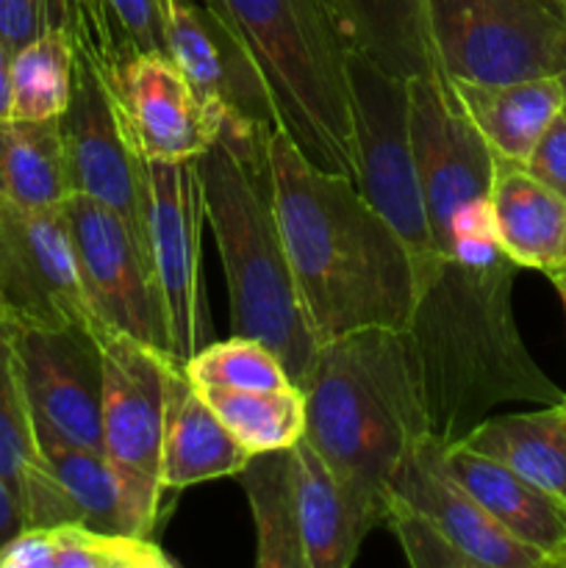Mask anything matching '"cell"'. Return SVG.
I'll return each instance as SVG.
<instances>
[{
	"instance_id": "1",
	"label": "cell",
	"mask_w": 566,
	"mask_h": 568,
	"mask_svg": "<svg viewBox=\"0 0 566 568\" xmlns=\"http://www.w3.org/2000/svg\"><path fill=\"white\" fill-rule=\"evenodd\" d=\"M270 192L300 305L316 342L370 327L403 331L416 264L358 183L311 164L281 131L266 136Z\"/></svg>"
},
{
	"instance_id": "2",
	"label": "cell",
	"mask_w": 566,
	"mask_h": 568,
	"mask_svg": "<svg viewBox=\"0 0 566 568\" xmlns=\"http://www.w3.org/2000/svg\"><path fill=\"white\" fill-rule=\"evenodd\" d=\"M511 258L488 266L433 261L416 277L403 327L427 433L442 447L464 442L497 405H553L566 394L527 353L514 316Z\"/></svg>"
},
{
	"instance_id": "3",
	"label": "cell",
	"mask_w": 566,
	"mask_h": 568,
	"mask_svg": "<svg viewBox=\"0 0 566 568\" xmlns=\"http://www.w3.org/2000/svg\"><path fill=\"white\" fill-rule=\"evenodd\" d=\"M300 392L303 438L336 475L370 536L386 525L400 460L431 436L403 331L370 327L320 344Z\"/></svg>"
},
{
	"instance_id": "4",
	"label": "cell",
	"mask_w": 566,
	"mask_h": 568,
	"mask_svg": "<svg viewBox=\"0 0 566 568\" xmlns=\"http://www.w3.org/2000/svg\"><path fill=\"white\" fill-rule=\"evenodd\" d=\"M259 75L275 128L320 170L358 175L350 48L316 0H200Z\"/></svg>"
},
{
	"instance_id": "5",
	"label": "cell",
	"mask_w": 566,
	"mask_h": 568,
	"mask_svg": "<svg viewBox=\"0 0 566 568\" xmlns=\"http://www.w3.org/2000/svg\"><path fill=\"white\" fill-rule=\"evenodd\" d=\"M205 225L220 250L231 305V336H247L281 358L303 388L320 342L300 305L286 247L277 231L266 153L250 155L216 139L198 159Z\"/></svg>"
},
{
	"instance_id": "6",
	"label": "cell",
	"mask_w": 566,
	"mask_h": 568,
	"mask_svg": "<svg viewBox=\"0 0 566 568\" xmlns=\"http://www.w3.org/2000/svg\"><path fill=\"white\" fill-rule=\"evenodd\" d=\"M411 142L438 255L472 266L508 258L492 220L494 153L444 72L408 81Z\"/></svg>"
},
{
	"instance_id": "7",
	"label": "cell",
	"mask_w": 566,
	"mask_h": 568,
	"mask_svg": "<svg viewBox=\"0 0 566 568\" xmlns=\"http://www.w3.org/2000/svg\"><path fill=\"white\" fill-rule=\"evenodd\" d=\"M103 358L100 449L120 488L122 532L153 538L159 530L161 442H164V353L122 333L94 331Z\"/></svg>"
},
{
	"instance_id": "8",
	"label": "cell",
	"mask_w": 566,
	"mask_h": 568,
	"mask_svg": "<svg viewBox=\"0 0 566 568\" xmlns=\"http://www.w3.org/2000/svg\"><path fill=\"white\" fill-rule=\"evenodd\" d=\"M350 92L358 155L355 183L372 209L408 244L420 277L442 255L433 242L416 172L408 81L372 64L364 55L350 53Z\"/></svg>"
},
{
	"instance_id": "9",
	"label": "cell",
	"mask_w": 566,
	"mask_h": 568,
	"mask_svg": "<svg viewBox=\"0 0 566 568\" xmlns=\"http://www.w3.org/2000/svg\"><path fill=\"white\" fill-rule=\"evenodd\" d=\"M449 81L511 83L566 70V22L538 0H425Z\"/></svg>"
},
{
	"instance_id": "10",
	"label": "cell",
	"mask_w": 566,
	"mask_h": 568,
	"mask_svg": "<svg viewBox=\"0 0 566 568\" xmlns=\"http://www.w3.org/2000/svg\"><path fill=\"white\" fill-rule=\"evenodd\" d=\"M144 242L161 300L170 358L186 364L209 344L203 288V181L198 159L144 161Z\"/></svg>"
},
{
	"instance_id": "11",
	"label": "cell",
	"mask_w": 566,
	"mask_h": 568,
	"mask_svg": "<svg viewBox=\"0 0 566 568\" xmlns=\"http://www.w3.org/2000/svg\"><path fill=\"white\" fill-rule=\"evenodd\" d=\"M0 316L17 327L98 331L61 205L0 200Z\"/></svg>"
},
{
	"instance_id": "12",
	"label": "cell",
	"mask_w": 566,
	"mask_h": 568,
	"mask_svg": "<svg viewBox=\"0 0 566 568\" xmlns=\"http://www.w3.org/2000/svg\"><path fill=\"white\" fill-rule=\"evenodd\" d=\"M61 209L98 327L170 355L153 270L137 231L114 209L83 194H70Z\"/></svg>"
},
{
	"instance_id": "13",
	"label": "cell",
	"mask_w": 566,
	"mask_h": 568,
	"mask_svg": "<svg viewBox=\"0 0 566 568\" xmlns=\"http://www.w3.org/2000/svg\"><path fill=\"white\" fill-rule=\"evenodd\" d=\"M70 192L114 209L137 231L144 253L142 159L133 153L103 75L83 55L72 67V98L59 116Z\"/></svg>"
},
{
	"instance_id": "14",
	"label": "cell",
	"mask_w": 566,
	"mask_h": 568,
	"mask_svg": "<svg viewBox=\"0 0 566 568\" xmlns=\"http://www.w3.org/2000/svg\"><path fill=\"white\" fill-rule=\"evenodd\" d=\"M133 153L144 161L200 159L225 116L192 89L166 53H139L103 78Z\"/></svg>"
},
{
	"instance_id": "15",
	"label": "cell",
	"mask_w": 566,
	"mask_h": 568,
	"mask_svg": "<svg viewBox=\"0 0 566 568\" xmlns=\"http://www.w3.org/2000/svg\"><path fill=\"white\" fill-rule=\"evenodd\" d=\"M164 53L194 92L225 116L220 136L275 131L270 98L236 39L200 0H161Z\"/></svg>"
},
{
	"instance_id": "16",
	"label": "cell",
	"mask_w": 566,
	"mask_h": 568,
	"mask_svg": "<svg viewBox=\"0 0 566 568\" xmlns=\"http://www.w3.org/2000/svg\"><path fill=\"white\" fill-rule=\"evenodd\" d=\"M17 353L39 425L67 442L100 449L103 358L94 331L17 327Z\"/></svg>"
},
{
	"instance_id": "17",
	"label": "cell",
	"mask_w": 566,
	"mask_h": 568,
	"mask_svg": "<svg viewBox=\"0 0 566 568\" xmlns=\"http://www.w3.org/2000/svg\"><path fill=\"white\" fill-rule=\"evenodd\" d=\"M425 514L472 568H544L547 560L536 549L516 541L488 510L461 486L444 464V447L425 436L400 460L388 486V499Z\"/></svg>"
},
{
	"instance_id": "18",
	"label": "cell",
	"mask_w": 566,
	"mask_h": 568,
	"mask_svg": "<svg viewBox=\"0 0 566 568\" xmlns=\"http://www.w3.org/2000/svg\"><path fill=\"white\" fill-rule=\"evenodd\" d=\"M0 477L17 494L26 527L78 521L75 508L42 453L17 353V325L0 316Z\"/></svg>"
},
{
	"instance_id": "19",
	"label": "cell",
	"mask_w": 566,
	"mask_h": 568,
	"mask_svg": "<svg viewBox=\"0 0 566 568\" xmlns=\"http://www.w3.org/2000/svg\"><path fill=\"white\" fill-rule=\"evenodd\" d=\"M164 375V442H161V480L164 488L200 486L236 477L250 453L225 430L200 388L189 381L183 364L161 358Z\"/></svg>"
},
{
	"instance_id": "20",
	"label": "cell",
	"mask_w": 566,
	"mask_h": 568,
	"mask_svg": "<svg viewBox=\"0 0 566 568\" xmlns=\"http://www.w3.org/2000/svg\"><path fill=\"white\" fill-rule=\"evenodd\" d=\"M444 464L516 541L536 549L547 566L566 568V508L558 499L464 444L444 447Z\"/></svg>"
},
{
	"instance_id": "21",
	"label": "cell",
	"mask_w": 566,
	"mask_h": 568,
	"mask_svg": "<svg viewBox=\"0 0 566 568\" xmlns=\"http://www.w3.org/2000/svg\"><path fill=\"white\" fill-rule=\"evenodd\" d=\"M492 220L497 244L519 270L555 272L566 264V200L525 170L494 155Z\"/></svg>"
},
{
	"instance_id": "22",
	"label": "cell",
	"mask_w": 566,
	"mask_h": 568,
	"mask_svg": "<svg viewBox=\"0 0 566 568\" xmlns=\"http://www.w3.org/2000/svg\"><path fill=\"white\" fill-rule=\"evenodd\" d=\"M342 33L350 53L370 59L392 75H438L425 0H316Z\"/></svg>"
},
{
	"instance_id": "23",
	"label": "cell",
	"mask_w": 566,
	"mask_h": 568,
	"mask_svg": "<svg viewBox=\"0 0 566 568\" xmlns=\"http://www.w3.org/2000/svg\"><path fill=\"white\" fill-rule=\"evenodd\" d=\"M453 89L492 153L516 164H525L549 122L566 109L558 75L511 83L453 81Z\"/></svg>"
},
{
	"instance_id": "24",
	"label": "cell",
	"mask_w": 566,
	"mask_h": 568,
	"mask_svg": "<svg viewBox=\"0 0 566 568\" xmlns=\"http://www.w3.org/2000/svg\"><path fill=\"white\" fill-rule=\"evenodd\" d=\"M294 499L305 568H347L366 541L344 488L305 438L292 447Z\"/></svg>"
},
{
	"instance_id": "25",
	"label": "cell",
	"mask_w": 566,
	"mask_h": 568,
	"mask_svg": "<svg viewBox=\"0 0 566 568\" xmlns=\"http://www.w3.org/2000/svg\"><path fill=\"white\" fill-rule=\"evenodd\" d=\"M458 444L499 460L566 508V399L533 414L486 416Z\"/></svg>"
},
{
	"instance_id": "26",
	"label": "cell",
	"mask_w": 566,
	"mask_h": 568,
	"mask_svg": "<svg viewBox=\"0 0 566 568\" xmlns=\"http://www.w3.org/2000/svg\"><path fill=\"white\" fill-rule=\"evenodd\" d=\"M255 521V566L305 568L294 499L292 447L250 455L239 471Z\"/></svg>"
},
{
	"instance_id": "27",
	"label": "cell",
	"mask_w": 566,
	"mask_h": 568,
	"mask_svg": "<svg viewBox=\"0 0 566 568\" xmlns=\"http://www.w3.org/2000/svg\"><path fill=\"white\" fill-rule=\"evenodd\" d=\"M70 194L59 120H0V200L26 209H53Z\"/></svg>"
},
{
	"instance_id": "28",
	"label": "cell",
	"mask_w": 566,
	"mask_h": 568,
	"mask_svg": "<svg viewBox=\"0 0 566 568\" xmlns=\"http://www.w3.org/2000/svg\"><path fill=\"white\" fill-rule=\"evenodd\" d=\"M72 67L75 50L59 28L17 48L9 64V120H59L72 98Z\"/></svg>"
},
{
	"instance_id": "29",
	"label": "cell",
	"mask_w": 566,
	"mask_h": 568,
	"mask_svg": "<svg viewBox=\"0 0 566 568\" xmlns=\"http://www.w3.org/2000/svg\"><path fill=\"white\" fill-rule=\"evenodd\" d=\"M200 394L250 455L294 447L305 436V399L297 386L264 392L200 388Z\"/></svg>"
},
{
	"instance_id": "30",
	"label": "cell",
	"mask_w": 566,
	"mask_h": 568,
	"mask_svg": "<svg viewBox=\"0 0 566 568\" xmlns=\"http://www.w3.org/2000/svg\"><path fill=\"white\" fill-rule=\"evenodd\" d=\"M37 433L44 458L75 508L78 521L94 530L122 532L120 488L105 455L100 449L67 442L39 422Z\"/></svg>"
},
{
	"instance_id": "31",
	"label": "cell",
	"mask_w": 566,
	"mask_h": 568,
	"mask_svg": "<svg viewBox=\"0 0 566 568\" xmlns=\"http://www.w3.org/2000/svg\"><path fill=\"white\" fill-rule=\"evenodd\" d=\"M183 369L198 388L264 392V388L294 386L281 358L270 347L247 336L209 342L183 364Z\"/></svg>"
},
{
	"instance_id": "32",
	"label": "cell",
	"mask_w": 566,
	"mask_h": 568,
	"mask_svg": "<svg viewBox=\"0 0 566 568\" xmlns=\"http://www.w3.org/2000/svg\"><path fill=\"white\" fill-rule=\"evenodd\" d=\"M53 568H172L175 558L155 538L103 532L81 521L50 527Z\"/></svg>"
},
{
	"instance_id": "33",
	"label": "cell",
	"mask_w": 566,
	"mask_h": 568,
	"mask_svg": "<svg viewBox=\"0 0 566 568\" xmlns=\"http://www.w3.org/2000/svg\"><path fill=\"white\" fill-rule=\"evenodd\" d=\"M386 525L392 527L405 560L414 568H472L469 560L444 538V532L403 499H388Z\"/></svg>"
},
{
	"instance_id": "34",
	"label": "cell",
	"mask_w": 566,
	"mask_h": 568,
	"mask_svg": "<svg viewBox=\"0 0 566 568\" xmlns=\"http://www.w3.org/2000/svg\"><path fill=\"white\" fill-rule=\"evenodd\" d=\"M525 170L566 200V109L542 133L533 153L527 155Z\"/></svg>"
},
{
	"instance_id": "35",
	"label": "cell",
	"mask_w": 566,
	"mask_h": 568,
	"mask_svg": "<svg viewBox=\"0 0 566 568\" xmlns=\"http://www.w3.org/2000/svg\"><path fill=\"white\" fill-rule=\"evenodd\" d=\"M48 28H53V0H0V39L11 50Z\"/></svg>"
},
{
	"instance_id": "36",
	"label": "cell",
	"mask_w": 566,
	"mask_h": 568,
	"mask_svg": "<svg viewBox=\"0 0 566 568\" xmlns=\"http://www.w3.org/2000/svg\"><path fill=\"white\" fill-rule=\"evenodd\" d=\"M0 568H53L50 527H22L0 547Z\"/></svg>"
},
{
	"instance_id": "37",
	"label": "cell",
	"mask_w": 566,
	"mask_h": 568,
	"mask_svg": "<svg viewBox=\"0 0 566 568\" xmlns=\"http://www.w3.org/2000/svg\"><path fill=\"white\" fill-rule=\"evenodd\" d=\"M22 527H26V514H22L20 499L11 491L9 483L0 477V547H3L9 538H14Z\"/></svg>"
},
{
	"instance_id": "38",
	"label": "cell",
	"mask_w": 566,
	"mask_h": 568,
	"mask_svg": "<svg viewBox=\"0 0 566 568\" xmlns=\"http://www.w3.org/2000/svg\"><path fill=\"white\" fill-rule=\"evenodd\" d=\"M14 50L0 39V120L9 116V64Z\"/></svg>"
},
{
	"instance_id": "39",
	"label": "cell",
	"mask_w": 566,
	"mask_h": 568,
	"mask_svg": "<svg viewBox=\"0 0 566 568\" xmlns=\"http://www.w3.org/2000/svg\"><path fill=\"white\" fill-rule=\"evenodd\" d=\"M549 281L555 283V288H558L560 300H564V303H566V266H560V270L549 272Z\"/></svg>"
},
{
	"instance_id": "40",
	"label": "cell",
	"mask_w": 566,
	"mask_h": 568,
	"mask_svg": "<svg viewBox=\"0 0 566 568\" xmlns=\"http://www.w3.org/2000/svg\"><path fill=\"white\" fill-rule=\"evenodd\" d=\"M538 3H542L544 9H549L555 17H560V20L566 22V0H538Z\"/></svg>"
},
{
	"instance_id": "41",
	"label": "cell",
	"mask_w": 566,
	"mask_h": 568,
	"mask_svg": "<svg viewBox=\"0 0 566 568\" xmlns=\"http://www.w3.org/2000/svg\"><path fill=\"white\" fill-rule=\"evenodd\" d=\"M558 78H560V83H564V94H566V70H564V72H560V75H558Z\"/></svg>"
},
{
	"instance_id": "42",
	"label": "cell",
	"mask_w": 566,
	"mask_h": 568,
	"mask_svg": "<svg viewBox=\"0 0 566 568\" xmlns=\"http://www.w3.org/2000/svg\"><path fill=\"white\" fill-rule=\"evenodd\" d=\"M564 266H566V264H564Z\"/></svg>"
}]
</instances>
